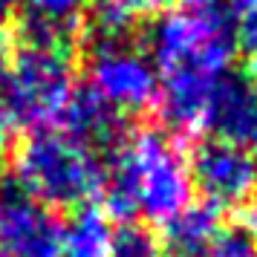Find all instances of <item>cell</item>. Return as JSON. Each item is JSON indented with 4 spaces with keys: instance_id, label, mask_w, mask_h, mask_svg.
<instances>
[{
    "instance_id": "cell-19",
    "label": "cell",
    "mask_w": 257,
    "mask_h": 257,
    "mask_svg": "<svg viewBox=\"0 0 257 257\" xmlns=\"http://www.w3.org/2000/svg\"><path fill=\"white\" fill-rule=\"evenodd\" d=\"M15 124L12 118H9V113L0 107V162L6 159V153L12 151V142H15Z\"/></svg>"
},
{
    "instance_id": "cell-20",
    "label": "cell",
    "mask_w": 257,
    "mask_h": 257,
    "mask_svg": "<svg viewBox=\"0 0 257 257\" xmlns=\"http://www.w3.org/2000/svg\"><path fill=\"white\" fill-rule=\"evenodd\" d=\"M12 58H15V41L6 32V26H0V78H3V72L9 70Z\"/></svg>"
},
{
    "instance_id": "cell-10",
    "label": "cell",
    "mask_w": 257,
    "mask_h": 257,
    "mask_svg": "<svg viewBox=\"0 0 257 257\" xmlns=\"http://www.w3.org/2000/svg\"><path fill=\"white\" fill-rule=\"evenodd\" d=\"M220 211L214 202H188L176 217L165 222V251L168 257H205L211 243L217 240L220 228Z\"/></svg>"
},
{
    "instance_id": "cell-2",
    "label": "cell",
    "mask_w": 257,
    "mask_h": 257,
    "mask_svg": "<svg viewBox=\"0 0 257 257\" xmlns=\"http://www.w3.org/2000/svg\"><path fill=\"white\" fill-rule=\"evenodd\" d=\"M18 182L49 208H81L101 194L104 165L64 130H32L15 153Z\"/></svg>"
},
{
    "instance_id": "cell-5",
    "label": "cell",
    "mask_w": 257,
    "mask_h": 257,
    "mask_svg": "<svg viewBox=\"0 0 257 257\" xmlns=\"http://www.w3.org/2000/svg\"><path fill=\"white\" fill-rule=\"evenodd\" d=\"M87 87H93L104 101L127 113H145L156 104L159 72L133 41H118L104 47H87Z\"/></svg>"
},
{
    "instance_id": "cell-16",
    "label": "cell",
    "mask_w": 257,
    "mask_h": 257,
    "mask_svg": "<svg viewBox=\"0 0 257 257\" xmlns=\"http://www.w3.org/2000/svg\"><path fill=\"white\" fill-rule=\"evenodd\" d=\"M237 41L243 52L251 61H257V0H251L245 6V12L240 15V24H237Z\"/></svg>"
},
{
    "instance_id": "cell-9",
    "label": "cell",
    "mask_w": 257,
    "mask_h": 257,
    "mask_svg": "<svg viewBox=\"0 0 257 257\" xmlns=\"http://www.w3.org/2000/svg\"><path fill=\"white\" fill-rule=\"evenodd\" d=\"M58 121L64 133H70L90 151H113L127 136V116L87 84L70 93Z\"/></svg>"
},
{
    "instance_id": "cell-21",
    "label": "cell",
    "mask_w": 257,
    "mask_h": 257,
    "mask_svg": "<svg viewBox=\"0 0 257 257\" xmlns=\"http://www.w3.org/2000/svg\"><path fill=\"white\" fill-rule=\"evenodd\" d=\"M15 3H18V0H0V26H6V21L12 18Z\"/></svg>"
},
{
    "instance_id": "cell-7",
    "label": "cell",
    "mask_w": 257,
    "mask_h": 257,
    "mask_svg": "<svg viewBox=\"0 0 257 257\" xmlns=\"http://www.w3.org/2000/svg\"><path fill=\"white\" fill-rule=\"evenodd\" d=\"M188 168L194 188H199V194L217 208L243 205L257 191V156L237 142L214 136L199 142L188 159Z\"/></svg>"
},
{
    "instance_id": "cell-17",
    "label": "cell",
    "mask_w": 257,
    "mask_h": 257,
    "mask_svg": "<svg viewBox=\"0 0 257 257\" xmlns=\"http://www.w3.org/2000/svg\"><path fill=\"white\" fill-rule=\"evenodd\" d=\"M107 3H113L116 9H121L124 15H130V18L136 21V18H145V15L165 12L174 0H107Z\"/></svg>"
},
{
    "instance_id": "cell-15",
    "label": "cell",
    "mask_w": 257,
    "mask_h": 257,
    "mask_svg": "<svg viewBox=\"0 0 257 257\" xmlns=\"http://www.w3.org/2000/svg\"><path fill=\"white\" fill-rule=\"evenodd\" d=\"M26 12L52 21H78V15L90 6V0H24Z\"/></svg>"
},
{
    "instance_id": "cell-23",
    "label": "cell",
    "mask_w": 257,
    "mask_h": 257,
    "mask_svg": "<svg viewBox=\"0 0 257 257\" xmlns=\"http://www.w3.org/2000/svg\"><path fill=\"white\" fill-rule=\"evenodd\" d=\"M0 257H3V254H0Z\"/></svg>"
},
{
    "instance_id": "cell-3",
    "label": "cell",
    "mask_w": 257,
    "mask_h": 257,
    "mask_svg": "<svg viewBox=\"0 0 257 257\" xmlns=\"http://www.w3.org/2000/svg\"><path fill=\"white\" fill-rule=\"evenodd\" d=\"M237 26L211 21L185 6L159 12L148 29V58L159 78L217 81L231 70Z\"/></svg>"
},
{
    "instance_id": "cell-11",
    "label": "cell",
    "mask_w": 257,
    "mask_h": 257,
    "mask_svg": "<svg viewBox=\"0 0 257 257\" xmlns=\"http://www.w3.org/2000/svg\"><path fill=\"white\" fill-rule=\"evenodd\" d=\"M113 217L98 205L75 208L70 222H64L58 257H107L113 240Z\"/></svg>"
},
{
    "instance_id": "cell-22",
    "label": "cell",
    "mask_w": 257,
    "mask_h": 257,
    "mask_svg": "<svg viewBox=\"0 0 257 257\" xmlns=\"http://www.w3.org/2000/svg\"><path fill=\"white\" fill-rule=\"evenodd\" d=\"M234 3H237V9H240V15H243V12H245V6H248L251 0H234Z\"/></svg>"
},
{
    "instance_id": "cell-18",
    "label": "cell",
    "mask_w": 257,
    "mask_h": 257,
    "mask_svg": "<svg viewBox=\"0 0 257 257\" xmlns=\"http://www.w3.org/2000/svg\"><path fill=\"white\" fill-rule=\"evenodd\" d=\"M240 228L257 240V191L240 205Z\"/></svg>"
},
{
    "instance_id": "cell-1",
    "label": "cell",
    "mask_w": 257,
    "mask_h": 257,
    "mask_svg": "<svg viewBox=\"0 0 257 257\" xmlns=\"http://www.w3.org/2000/svg\"><path fill=\"white\" fill-rule=\"evenodd\" d=\"M98 197H104L101 208L110 217L130 220L133 214H145L151 222L165 225L194 199L185 153L165 130L130 133L110 151Z\"/></svg>"
},
{
    "instance_id": "cell-6",
    "label": "cell",
    "mask_w": 257,
    "mask_h": 257,
    "mask_svg": "<svg viewBox=\"0 0 257 257\" xmlns=\"http://www.w3.org/2000/svg\"><path fill=\"white\" fill-rule=\"evenodd\" d=\"M64 222L26 191L15 174H0V254L58 257Z\"/></svg>"
},
{
    "instance_id": "cell-14",
    "label": "cell",
    "mask_w": 257,
    "mask_h": 257,
    "mask_svg": "<svg viewBox=\"0 0 257 257\" xmlns=\"http://www.w3.org/2000/svg\"><path fill=\"white\" fill-rule=\"evenodd\" d=\"M205 257H257V240L243 228L220 231L211 248L205 251Z\"/></svg>"
},
{
    "instance_id": "cell-4",
    "label": "cell",
    "mask_w": 257,
    "mask_h": 257,
    "mask_svg": "<svg viewBox=\"0 0 257 257\" xmlns=\"http://www.w3.org/2000/svg\"><path fill=\"white\" fill-rule=\"evenodd\" d=\"M72 90L75 61L70 49L21 47L0 78V107L15 124L41 130L61 118Z\"/></svg>"
},
{
    "instance_id": "cell-8",
    "label": "cell",
    "mask_w": 257,
    "mask_h": 257,
    "mask_svg": "<svg viewBox=\"0 0 257 257\" xmlns=\"http://www.w3.org/2000/svg\"><path fill=\"white\" fill-rule=\"evenodd\" d=\"M202 130H211L214 139L251 145L257 142V78L251 72H222L214 81L205 104Z\"/></svg>"
},
{
    "instance_id": "cell-12",
    "label": "cell",
    "mask_w": 257,
    "mask_h": 257,
    "mask_svg": "<svg viewBox=\"0 0 257 257\" xmlns=\"http://www.w3.org/2000/svg\"><path fill=\"white\" fill-rule=\"evenodd\" d=\"M21 47H35V49H70L75 47L78 35V21H52V18H38L26 15L21 29Z\"/></svg>"
},
{
    "instance_id": "cell-13",
    "label": "cell",
    "mask_w": 257,
    "mask_h": 257,
    "mask_svg": "<svg viewBox=\"0 0 257 257\" xmlns=\"http://www.w3.org/2000/svg\"><path fill=\"white\" fill-rule=\"evenodd\" d=\"M107 257H168L162 237L145 222H121L113 228L110 240V254Z\"/></svg>"
}]
</instances>
